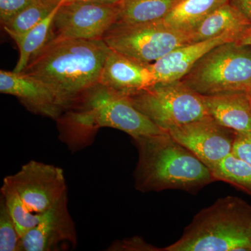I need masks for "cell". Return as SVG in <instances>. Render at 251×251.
Returning <instances> with one entry per match:
<instances>
[{
    "mask_svg": "<svg viewBox=\"0 0 251 251\" xmlns=\"http://www.w3.org/2000/svg\"><path fill=\"white\" fill-rule=\"evenodd\" d=\"M109 51L103 39L51 36L31 57L23 73L49 85L67 110L82 94L99 83Z\"/></svg>",
    "mask_w": 251,
    "mask_h": 251,
    "instance_id": "6da1fadb",
    "label": "cell"
},
{
    "mask_svg": "<svg viewBox=\"0 0 251 251\" xmlns=\"http://www.w3.org/2000/svg\"><path fill=\"white\" fill-rule=\"evenodd\" d=\"M59 117L61 139L77 150L92 140L104 127L125 132L133 138L164 133L133 106L126 96L97 84Z\"/></svg>",
    "mask_w": 251,
    "mask_h": 251,
    "instance_id": "7a4b0ae2",
    "label": "cell"
},
{
    "mask_svg": "<svg viewBox=\"0 0 251 251\" xmlns=\"http://www.w3.org/2000/svg\"><path fill=\"white\" fill-rule=\"evenodd\" d=\"M133 140L138 151L133 173L138 191L195 193L216 181L211 170L168 131Z\"/></svg>",
    "mask_w": 251,
    "mask_h": 251,
    "instance_id": "3957f363",
    "label": "cell"
},
{
    "mask_svg": "<svg viewBox=\"0 0 251 251\" xmlns=\"http://www.w3.org/2000/svg\"><path fill=\"white\" fill-rule=\"evenodd\" d=\"M162 251H251V204L235 196L219 198Z\"/></svg>",
    "mask_w": 251,
    "mask_h": 251,
    "instance_id": "277c9868",
    "label": "cell"
},
{
    "mask_svg": "<svg viewBox=\"0 0 251 251\" xmlns=\"http://www.w3.org/2000/svg\"><path fill=\"white\" fill-rule=\"evenodd\" d=\"M181 80L202 96L247 91L251 85V46L232 41L216 46Z\"/></svg>",
    "mask_w": 251,
    "mask_h": 251,
    "instance_id": "5b68a950",
    "label": "cell"
},
{
    "mask_svg": "<svg viewBox=\"0 0 251 251\" xmlns=\"http://www.w3.org/2000/svg\"><path fill=\"white\" fill-rule=\"evenodd\" d=\"M126 97L137 110L165 131L209 116L204 96L181 80L157 82Z\"/></svg>",
    "mask_w": 251,
    "mask_h": 251,
    "instance_id": "8992f818",
    "label": "cell"
},
{
    "mask_svg": "<svg viewBox=\"0 0 251 251\" xmlns=\"http://www.w3.org/2000/svg\"><path fill=\"white\" fill-rule=\"evenodd\" d=\"M102 39L112 50L146 64H152L173 50L193 43L190 33L170 27L163 21L115 23Z\"/></svg>",
    "mask_w": 251,
    "mask_h": 251,
    "instance_id": "52a82bcc",
    "label": "cell"
},
{
    "mask_svg": "<svg viewBox=\"0 0 251 251\" xmlns=\"http://www.w3.org/2000/svg\"><path fill=\"white\" fill-rule=\"evenodd\" d=\"M117 4L64 1L54 14L51 36L84 40L102 39L116 22Z\"/></svg>",
    "mask_w": 251,
    "mask_h": 251,
    "instance_id": "ba28073f",
    "label": "cell"
},
{
    "mask_svg": "<svg viewBox=\"0 0 251 251\" xmlns=\"http://www.w3.org/2000/svg\"><path fill=\"white\" fill-rule=\"evenodd\" d=\"M4 179L16 189L29 209L38 214L46 212L67 195L62 168L42 162H28L16 174Z\"/></svg>",
    "mask_w": 251,
    "mask_h": 251,
    "instance_id": "9c48e42d",
    "label": "cell"
},
{
    "mask_svg": "<svg viewBox=\"0 0 251 251\" xmlns=\"http://www.w3.org/2000/svg\"><path fill=\"white\" fill-rule=\"evenodd\" d=\"M168 132L211 171L232 154L237 135L234 130L220 125L211 116L175 127Z\"/></svg>",
    "mask_w": 251,
    "mask_h": 251,
    "instance_id": "30bf717a",
    "label": "cell"
},
{
    "mask_svg": "<svg viewBox=\"0 0 251 251\" xmlns=\"http://www.w3.org/2000/svg\"><path fill=\"white\" fill-rule=\"evenodd\" d=\"M76 244V229L66 195L41 214L39 224L21 238L19 251H58L74 249Z\"/></svg>",
    "mask_w": 251,
    "mask_h": 251,
    "instance_id": "8fae6325",
    "label": "cell"
},
{
    "mask_svg": "<svg viewBox=\"0 0 251 251\" xmlns=\"http://www.w3.org/2000/svg\"><path fill=\"white\" fill-rule=\"evenodd\" d=\"M0 92L14 96L29 111L58 120L66 107L49 85L25 74L0 71Z\"/></svg>",
    "mask_w": 251,
    "mask_h": 251,
    "instance_id": "7c38bea8",
    "label": "cell"
},
{
    "mask_svg": "<svg viewBox=\"0 0 251 251\" xmlns=\"http://www.w3.org/2000/svg\"><path fill=\"white\" fill-rule=\"evenodd\" d=\"M151 64L140 62L110 49L99 83L128 96L156 83Z\"/></svg>",
    "mask_w": 251,
    "mask_h": 251,
    "instance_id": "4fadbf2b",
    "label": "cell"
},
{
    "mask_svg": "<svg viewBox=\"0 0 251 251\" xmlns=\"http://www.w3.org/2000/svg\"><path fill=\"white\" fill-rule=\"evenodd\" d=\"M232 41L239 42L235 36L225 34L173 50L151 64L156 82L181 80L193 66L211 49Z\"/></svg>",
    "mask_w": 251,
    "mask_h": 251,
    "instance_id": "5bb4252c",
    "label": "cell"
},
{
    "mask_svg": "<svg viewBox=\"0 0 251 251\" xmlns=\"http://www.w3.org/2000/svg\"><path fill=\"white\" fill-rule=\"evenodd\" d=\"M209 116L237 133L251 132V103L247 91L204 96Z\"/></svg>",
    "mask_w": 251,
    "mask_h": 251,
    "instance_id": "9a60e30c",
    "label": "cell"
},
{
    "mask_svg": "<svg viewBox=\"0 0 251 251\" xmlns=\"http://www.w3.org/2000/svg\"><path fill=\"white\" fill-rule=\"evenodd\" d=\"M192 42L229 34L242 42L251 35V24L229 2L220 6L190 32Z\"/></svg>",
    "mask_w": 251,
    "mask_h": 251,
    "instance_id": "2e32d148",
    "label": "cell"
},
{
    "mask_svg": "<svg viewBox=\"0 0 251 251\" xmlns=\"http://www.w3.org/2000/svg\"><path fill=\"white\" fill-rule=\"evenodd\" d=\"M227 2L228 0H180L162 21L170 27L190 33L214 10Z\"/></svg>",
    "mask_w": 251,
    "mask_h": 251,
    "instance_id": "e0dca14e",
    "label": "cell"
},
{
    "mask_svg": "<svg viewBox=\"0 0 251 251\" xmlns=\"http://www.w3.org/2000/svg\"><path fill=\"white\" fill-rule=\"evenodd\" d=\"M180 0H120L116 22L143 23L162 21Z\"/></svg>",
    "mask_w": 251,
    "mask_h": 251,
    "instance_id": "ac0fdd59",
    "label": "cell"
},
{
    "mask_svg": "<svg viewBox=\"0 0 251 251\" xmlns=\"http://www.w3.org/2000/svg\"><path fill=\"white\" fill-rule=\"evenodd\" d=\"M57 8L44 21L31 28L27 32L21 35L9 34L17 44L20 51L19 59L15 67L14 72H23L31 57L39 52L50 40L51 38L52 21Z\"/></svg>",
    "mask_w": 251,
    "mask_h": 251,
    "instance_id": "d6986e66",
    "label": "cell"
},
{
    "mask_svg": "<svg viewBox=\"0 0 251 251\" xmlns=\"http://www.w3.org/2000/svg\"><path fill=\"white\" fill-rule=\"evenodd\" d=\"M64 0H36L22 12L3 25L9 34L21 35L44 21Z\"/></svg>",
    "mask_w": 251,
    "mask_h": 251,
    "instance_id": "ffe728a7",
    "label": "cell"
},
{
    "mask_svg": "<svg viewBox=\"0 0 251 251\" xmlns=\"http://www.w3.org/2000/svg\"><path fill=\"white\" fill-rule=\"evenodd\" d=\"M1 197L4 200L21 239L39 224L41 214H36L31 211L23 202L16 189L4 179L1 188Z\"/></svg>",
    "mask_w": 251,
    "mask_h": 251,
    "instance_id": "44dd1931",
    "label": "cell"
},
{
    "mask_svg": "<svg viewBox=\"0 0 251 251\" xmlns=\"http://www.w3.org/2000/svg\"><path fill=\"white\" fill-rule=\"evenodd\" d=\"M211 172L216 181H224L251 196V166L233 153L220 162Z\"/></svg>",
    "mask_w": 251,
    "mask_h": 251,
    "instance_id": "7402d4cb",
    "label": "cell"
},
{
    "mask_svg": "<svg viewBox=\"0 0 251 251\" xmlns=\"http://www.w3.org/2000/svg\"><path fill=\"white\" fill-rule=\"evenodd\" d=\"M21 237L2 197L0 199V251H19Z\"/></svg>",
    "mask_w": 251,
    "mask_h": 251,
    "instance_id": "603a6c76",
    "label": "cell"
},
{
    "mask_svg": "<svg viewBox=\"0 0 251 251\" xmlns=\"http://www.w3.org/2000/svg\"><path fill=\"white\" fill-rule=\"evenodd\" d=\"M36 0H0V21L2 25L16 17Z\"/></svg>",
    "mask_w": 251,
    "mask_h": 251,
    "instance_id": "cb8c5ba5",
    "label": "cell"
},
{
    "mask_svg": "<svg viewBox=\"0 0 251 251\" xmlns=\"http://www.w3.org/2000/svg\"><path fill=\"white\" fill-rule=\"evenodd\" d=\"M110 251H162V249L153 247L140 237H133L115 243L110 247Z\"/></svg>",
    "mask_w": 251,
    "mask_h": 251,
    "instance_id": "d4e9b609",
    "label": "cell"
},
{
    "mask_svg": "<svg viewBox=\"0 0 251 251\" xmlns=\"http://www.w3.org/2000/svg\"><path fill=\"white\" fill-rule=\"evenodd\" d=\"M232 153L251 166V132L237 133Z\"/></svg>",
    "mask_w": 251,
    "mask_h": 251,
    "instance_id": "484cf974",
    "label": "cell"
},
{
    "mask_svg": "<svg viewBox=\"0 0 251 251\" xmlns=\"http://www.w3.org/2000/svg\"><path fill=\"white\" fill-rule=\"evenodd\" d=\"M228 2L247 18L251 24V0H228Z\"/></svg>",
    "mask_w": 251,
    "mask_h": 251,
    "instance_id": "4316f807",
    "label": "cell"
},
{
    "mask_svg": "<svg viewBox=\"0 0 251 251\" xmlns=\"http://www.w3.org/2000/svg\"><path fill=\"white\" fill-rule=\"evenodd\" d=\"M64 1H82L99 3V4H117L120 1V0H64Z\"/></svg>",
    "mask_w": 251,
    "mask_h": 251,
    "instance_id": "83f0119b",
    "label": "cell"
},
{
    "mask_svg": "<svg viewBox=\"0 0 251 251\" xmlns=\"http://www.w3.org/2000/svg\"><path fill=\"white\" fill-rule=\"evenodd\" d=\"M241 43H242V44H248V45L251 46V35L248 36V37L246 38L245 39H244V40H243Z\"/></svg>",
    "mask_w": 251,
    "mask_h": 251,
    "instance_id": "f1b7e54d",
    "label": "cell"
},
{
    "mask_svg": "<svg viewBox=\"0 0 251 251\" xmlns=\"http://www.w3.org/2000/svg\"><path fill=\"white\" fill-rule=\"evenodd\" d=\"M248 94H249V99H250V101L251 103V87H249V90H247Z\"/></svg>",
    "mask_w": 251,
    "mask_h": 251,
    "instance_id": "f546056e",
    "label": "cell"
}]
</instances>
